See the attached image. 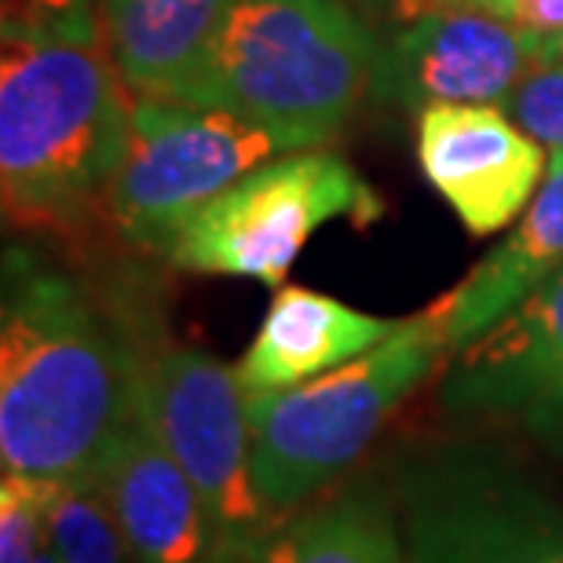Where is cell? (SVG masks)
Wrapping results in <instances>:
<instances>
[{
	"label": "cell",
	"mask_w": 563,
	"mask_h": 563,
	"mask_svg": "<svg viewBox=\"0 0 563 563\" xmlns=\"http://www.w3.org/2000/svg\"><path fill=\"white\" fill-rule=\"evenodd\" d=\"M410 563H563V509L476 457L402 472Z\"/></svg>",
	"instance_id": "ba28073f"
},
{
	"label": "cell",
	"mask_w": 563,
	"mask_h": 563,
	"mask_svg": "<svg viewBox=\"0 0 563 563\" xmlns=\"http://www.w3.org/2000/svg\"><path fill=\"white\" fill-rule=\"evenodd\" d=\"M531 432L549 443L553 450H563V391H553V396L545 399H534L531 407H523L516 413Z\"/></svg>",
	"instance_id": "7402d4cb"
},
{
	"label": "cell",
	"mask_w": 563,
	"mask_h": 563,
	"mask_svg": "<svg viewBox=\"0 0 563 563\" xmlns=\"http://www.w3.org/2000/svg\"><path fill=\"white\" fill-rule=\"evenodd\" d=\"M563 391V272L457 352L443 399L457 410L520 413Z\"/></svg>",
	"instance_id": "7c38bea8"
},
{
	"label": "cell",
	"mask_w": 563,
	"mask_h": 563,
	"mask_svg": "<svg viewBox=\"0 0 563 563\" xmlns=\"http://www.w3.org/2000/svg\"><path fill=\"white\" fill-rule=\"evenodd\" d=\"M556 272H563V154H549L542 187L509 239L494 245L446 297H439L450 352L457 355L476 344Z\"/></svg>",
	"instance_id": "5bb4252c"
},
{
	"label": "cell",
	"mask_w": 563,
	"mask_h": 563,
	"mask_svg": "<svg viewBox=\"0 0 563 563\" xmlns=\"http://www.w3.org/2000/svg\"><path fill=\"white\" fill-rule=\"evenodd\" d=\"M542 59V37L487 11L435 4L380 41L374 99L421 114L428 107H501Z\"/></svg>",
	"instance_id": "9c48e42d"
},
{
	"label": "cell",
	"mask_w": 563,
	"mask_h": 563,
	"mask_svg": "<svg viewBox=\"0 0 563 563\" xmlns=\"http://www.w3.org/2000/svg\"><path fill=\"white\" fill-rule=\"evenodd\" d=\"M136 410L206 498L228 545L242 560L264 563L282 523L256 494L245 391L234 366L201 347L143 341Z\"/></svg>",
	"instance_id": "52a82bcc"
},
{
	"label": "cell",
	"mask_w": 563,
	"mask_h": 563,
	"mask_svg": "<svg viewBox=\"0 0 563 563\" xmlns=\"http://www.w3.org/2000/svg\"><path fill=\"white\" fill-rule=\"evenodd\" d=\"M501 110L549 154H563V63L538 59L505 96Z\"/></svg>",
	"instance_id": "d6986e66"
},
{
	"label": "cell",
	"mask_w": 563,
	"mask_h": 563,
	"mask_svg": "<svg viewBox=\"0 0 563 563\" xmlns=\"http://www.w3.org/2000/svg\"><path fill=\"white\" fill-rule=\"evenodd\" d=\"M55 483L4 476L0 483V563H37L48 549Z\"/></svg>",
	"instance_id": "ac0fdd59"
},
{
	"label": "cell",
	"mask_w": 563,
	"mask_h": 563,
	"mask_svg": "<svg viewBox=\"0 0 563 563\" xmlns=\"http://www.w3.org/2000/svg\"><path fill=\"white\" fill-rule=\"evenodd\" d=\"M4 33L30 37H103L99 0H0Z\"/></svg>",
	"instance_id": "ffe728a7"
},
{
	"label": "cell",
	"mask_w": 563,
	"mask_h": 563,
	"mask_svg": "<svg viewBox=\"0 0 563 563\" xmlns=\"http://www.w3.org/2000/svg\"><path fill=\"white\" fill-rule=\"evenodd\" d=\"M421 176L468 234H498L523 217L549 173L534 143L501 107H428L413 132Z\"/></svg>",
	"instance_id": "30bf717a"
},
{
	"label": "cell",
	"mask_w": 563,
	"mask_h": 563,
	"mask_svg": "<svg viewBox=\"0 0 563 563\" xmlns=\"http://www.w3.org/2000/svg\"><path fill=\"white\" fill-rule=\"evenodd\" d=\"M380 41L341 0H234L176 99L336 140L374 92Z\"/></svg>",
	"instance_id": "3957f363"
},
{
	"label": "cell",
	"mask_w": 563,
	"mask_h": 563,
	"mask_svg": "<svg viewBox=\"0 0 563 563\" xmlns=\"http://www.w3.org/2000/svg\"><path fill=\"white\" fill-rule=\"evenodd\" d=\"M325 143L314 132L267 125L231 110L136 96L125 162L107 195L110 220L132 245L165 256L179 231L239 179L275 157Z\"/></svg>",
	"instance_id": "5b68a950"
},
{
	"label": "cell",
	"mask_w": 563,
	"mask_h": 563,
	"mask_svg": "<svg viewBox=\"0 0 563 563\" xmlns=\"http://www.w3.org/2000/svg\"><path fill=\"white\" fill-rule=\"evenodd\" d=\"M132 88L103 37L0 44V195L19 231H70L125 162Z\"/></svg>",
	"instance_id": "7a4b0ae2"
},
{
	"label": "cell",
	"mask_w": 563,
	"mask_h": 563,
	"mask_svg": "<svg viewBox=\"0 0 563 563\" xmlns=\"http://www.w3.org/2000/svg\"><path fill=\"white\" fill-rule=\"evenodd\" d=\"M505 19L534 37H560L563 33V0H509Z\"/></svg>",
	"instance_id": "44dd1931"
},
{
	"label": "cell",
	"mask_w": 563,
	"mask_h": 563,
	"mask_svg": "<svg viewBox=\"0 0 563 563\" xmlns=\"http://www.w3.org/2000/svg\"><path fill=\"white\" fill-rule=\"evenodd\" d=\"M542 59H560L563 63V33H560V37H542Z\"/></svg>",
	"instance_id": "d4e9b609"
},
{
	"label": "cell",
	"mask_w": 563,
	"mask_h": 563,
	"mask_svg": "<svg viewBox=\"0 0 563 563\" xmlns=\"http://www.w3.org/2000/svg\"><path fill=\"white\" fill-rule=\"evenodd\" d=\"M396 325V319L347 308L325 292L282 286L234 374L242 391L297 388L366 355Z\"/></svg>",
	"instance_id": "4fadbf2b"
},
{
	"label": "cell",
	"mask_w": 563,
	"mask_h": 563,
	"mask_svg": "<svg viewBox=\"0 0 563 563\" xmlns=\"http://www.w3.org/2000/svg\"><path fill=\"white\" fill-rule=\"evenodd\" d=\"M37 563H59V556H55V553H52V545H48V549H44V553L37 556Z\"/></svg>",
	"instance_id": "484cf974"
},
{
	"label": "cell",
	"mask_w": 563,
	"mask_h": 563,
	"mask_svg": "<svg viewBox=\"0 0 563 563\" xmlns=\"http://www.w3.org/2000/svg\"><path fill=\"white\" fill-rule=\"evenodd\" d=\"M48 545L59 563H132L125 538L96 479L55 490Z\"/></svg>",
	"instance_id": "e0dca14e"
},
{
	"label": "cell",
	"mask_w": 563,
	"mask_h": 563,
	"mask_svg": "<svg viewBox=\"0 0 563 563\" xmlns=\"http://www.w3.org/2000/svg\"><path fill=\"white\" fill-rule=\"evenodd\" d=\"M435 4H446V8H468V11H487V15L505 19V4H509V0H435Z\"/></svg>",
	"instance_id": "603a6c76"
},
{
	"label": "cell",
	"mask_w": 563,
	"mask_h": 563,
	"mask_svg": "<svg viewBox=\"0 0 563 563\" xmlns=\"http://www.w3.org/2000/svg\"><path fill=\"white\" fill-rule=\"evenodd\" d=\"M143 341L26 245L4 253L0 465L55 487L92 483L136 418Z\"/></svg>",
	"instance_id": "6da1fadb"
},
{
	"label": "cell",
	"mask_w": 563,
	"mask_h": 563,
	"mask_svg": "<svg viewBox=\"0 0 563 563\" xmlns=\"http://www.w3.org/2000/svg\"><path fill=\"white\" fill-rule=\"evenodd\" d=\"M96 483L132 563H250L228 545L206 498L140 410Z\"/></svg>",
	"instance_id": "8fae6325"
},
{
	"label": "cell",
	"mask_w": 563,
	"mask_h": 563,
	"mask_svg": "<svg viewBox=\"0 0 563 563\" xmlns=\"http://www.w3.org/2000/svg\"><path fill=\"white\" fill-rule=\"evenodd\" d=\"M341 4L355 8V11H363V15H374V11L391 8V4H396V0H341Z\"/></svg>",
	"instance_id": "cb8c5ba5"
},
{
	"label": "cell",
	"mask_w": 563,
	"mask_h": 563,
	"mask_svg": "<svg viewBox=\"0 0 563 563\" xmlns=\"http://www.w3.org/2000/svg\"><path fill=\"white\" fill-rule=\"evenodd\" d=\"M385 217V201L341 154L297 151L261 165L209 201L179 231L168 264L195 275L256 278L282 289L311 234L333 220L366 228Z\"/></svg>",
	"instance_id": "8992f818"
},
{
	"label": "cell",
	"mask_w": 563,
	"mask_h": 563,
	"mask_svg": "<svg viewBox=\"0 0 563 563\" xmlns=\"http://www.w3.org/2000/svg\"><path fill=\"white\" fill-rule=\"evenodd\" d=\"M450 352L443 303L402 319L377 347L297 388L245 391L253 483L278 523L344 476Z\"/></svg>",
	"instance_id": "277c9868"
},
{
	"label": "cell",
	"mask_w": 563,
	"mask_h": 563,
	"mask_svg": "<svg viewBox=\"0 0 563 563\" xmlns=\"http://www.w3.org/2000/svg\"><path fill=\"white\" fill-rule=\"evenodd\" d=\"M234 0H99L103 44L136 96L176 99Z\"/></svg>",
	"instance_id": "9a60e30c"
},
{
	"label": "cell",
	"mask_w": 563,
	"mask_h": 563,
	"mask_svg": "<svg viewBox=\"0 0 563 563\" xmlns=\"http://www.w3.org/2000/svg\"><path fill=\"white\" fill-rule=\"evenodd\" d=\"M264 563H407L388 501L358 483L282 523Z\"/></svg>",
	"instance_id": "2e32d148"
}]
</instances>
